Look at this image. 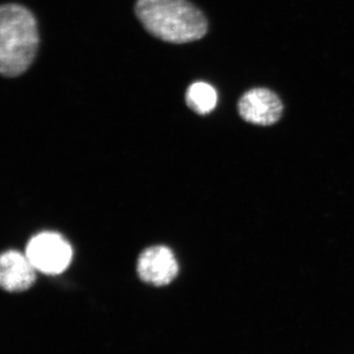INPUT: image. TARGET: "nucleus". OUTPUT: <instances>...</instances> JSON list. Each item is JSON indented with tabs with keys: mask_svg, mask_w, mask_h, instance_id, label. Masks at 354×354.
<instances>
[{
	"mask_svg": "<svg viewBox=\"0 0 354 354\" xmlns=\"http://www.w3.org/2000/svg\"><path fill=\"white\" fill-rule=\"evenodd\" d=\"M186 104L194 113L205 115L216 108L218 94L215 88L208 83L196 82L187 88L185 95Z\"/></svg>",
	"mask_w": 354,
	"mask_h": 354,
	"instance_id": "0eeeda50",
	"label": "nucleus"
},
{
	"mask_svg": "<svg viewBox=\"0 0 354 354\" xmlns=\"http://www.w3.org/2000/svg\"><path fill=\"white\" fill-rule=\"evenodd\" d=\"M135 13L149 34L167 43H192L208 31L204 14L188 0H137Z\"/></svg>",
	"mask_w": 354,
	"mask_h": 354,
	"instance_id": "f257e3e1",
	"label": "nucleus"
},
{
	"mask_svg": "<svg viewBox=\"0 0 354 354\" xmlns=\"http://www.w3.org/2000/svg\"><path fill=\"white\" fill-rule=\"evenodd\" d=\"M36 271L26 254L6 251L0 259V283L9 292L29 290L36 281Z\"/></svg>",
	"mask_w": 354,
	"mask_h": 354,
	"instance_id": "423d86ee",
	"label": "nucleus"
},
{
	"mask_svg": "<svg viewBox=\"0 0 354 354\" xmlns=\"http://www.w3.org/2000/svg\"><path fill=\"white\" fill-rule=\"evenodd\" d=\"M139 278L155 286L171 283L178 274V263L171 249L156 245L145 249L137 261Z\"/></svg>",
	"mask_w": 354,
	"mask_h": 354,
	"instance_id": "39448f33",
	"label": "nucleus"
},
{
	"mask_svg": "<svg viewBox=\"0 0 354 354\" xmlns=\"http://www.w3.org/2000/svg\"><path fill=\"white\" fill-rule=\"evenodd\" d=\"M38 23L34 14L16 3L0 7V73L14 78L25 73L38 53Z\"/></svg>",
	"mask_w": 354,
	"mask_h": 354,
	"instance_id": "f03ea898",
	"label": "nucleus"
},
{
	"mask_svg": "<svg viewBox=\"0 0 354 354\" xmlns=\"http://www.w3.org/2000/svg\"><path fill=\"white\" fill-rule=\"evenodd\" d=\"M283 111L281 99L269 88H252L242 95L239 102V113L242 120L262 127L278 122Z\"/></svg>",
	"mask_w": 354,
	"mask_h": 354,
	"instance_id": "20e7f679",
	"label": "nucleus"
},
{
	"mask_svg": "<svg viewBox=\"0 0 354 354\" xmlns=\"http://www.w3.org/2000/svg\"><path fill=\"white\" fill-rule=\"evenodd\" d=\"M26 255L37 271L46 274H58L69 267L73 251L62 234L43 232L35 235L28 242Z\"/></svg>",
	"mask_w": 354,
	"mask_h": 354,
	"instance_id": "7ed1b4c3",
	"label": "nucleus"
}]
</instances>
